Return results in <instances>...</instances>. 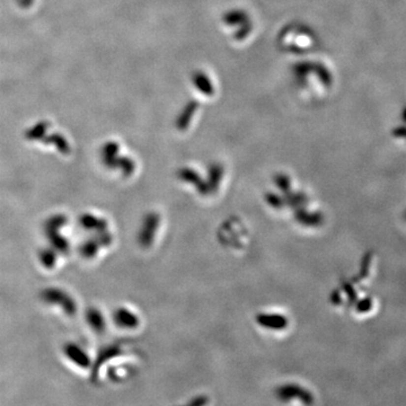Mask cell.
<instances>
[{
  "label": "cell",
  "instance_id": "cell-1",
  "mask_svg": "<svg viewBox=\"0 0 406 406\" xmlns=\"http://www.w3.org/2000/svg\"><path fill=\"white\" fill-rule=\"evenodd\" d=\"M405 219H406V217H405Z\"/></svg>",
  "mask_w": 406,
  "mask_h": 406
}]
</instances>
